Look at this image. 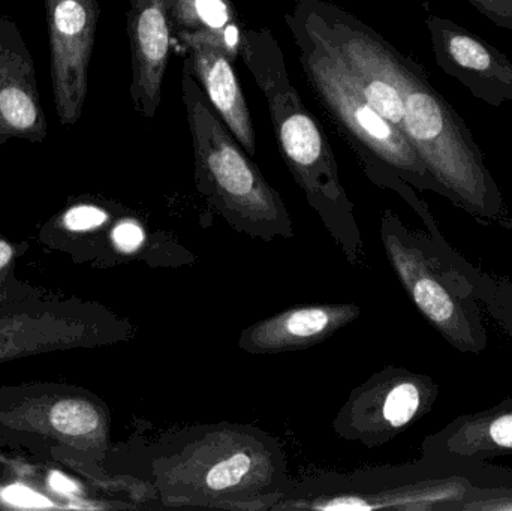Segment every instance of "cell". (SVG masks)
<instances>
[{
    "label": "cell",
    "mask_w": 512,
    "mask_h": 511,
    "mask_svg": "<svg viewBox=\"0 0 512 511\" xmlns=\"http://www.w3.org/2000/svg\"><path fill=\"white\" fill-rule=\"evenodd\" d=\"M243 62L268 105L283 159L309 206L318 213L349 263L360 264L364 243L330 143L289 80L282 47L268 27L242 32Z\"/></svg>",
    "instance_id": "1"
},
{
    "label": "cell",
    "mask_w": 512,
    "mask_h": 511,
    "mask_svg": "<svg viewBox=\"0 0 512 511\" xmlns=\"http://www.w3.org/2000/svg\"><path fill=\"white\" fill-rule=\"evenodd\" d=\"M182 95L198 192L240 233L265 242L291 239L294 228L282 197L228 131L186 63Z\"/></svg>",
    "instance_id": "2"
},
{
    "label": "cell",
    "mask_w": 512,
    "mask_h": 511,
    "mask_svg": "<svg viewBox=\"0 0 512 511\" xmlns=\"http://www.w3.org/2000/svg\"><path fill=\"white\" fill-rule=\"evenodd\" d=\"M402 90V131L451 203L477 219L504 222L507 206L481 147L456 108L432 86L420 63L396 50Z\"/></svg>",
    "instance_id": "3"
},
{
    "label": "cell",
    "mask_w": 512,
    "mask_h": 511,
    "mask_svg": "<svg viewBox=\"0 0 512 511\" xmlns=\"http://www.w3.org/2000/svg\"><path fill=\"white\" fill-rule=\"evenodd\" d=\"M381 239L403 290L427 323L460 353H483L489 335L477 291L463 273L465 258L447 242L439 225L429 233L411 230L393 210H385Z\"/></svg>",
    "instance_id": "4"
},
{
    "label": "cell",
    "mask_w": 512,
    "mask_h": 511,
    "mask_svg": "<svg viewBox=\"0 0 512 511\" xmlns=\"http://www.w3.org/2000/svg\"><path fill=\"white\" fill-rule=\"evenodd\" d=\"M285 21L310 87L339 126L367 177L387 189L402 177L420 191L450 200L447 189L427 170L402 129L363 98L343 66L300 23L288 15Z\"/></svg>",
    "instance_id": "5"
},
{
    "label": "cell",
    "mask_w": 512,
    "mask_h": 511,
    "mask_svg": "<svg viewBox=\"0 0 512 511\" xmlns=\"http://www.w3.org/2000/svg\"><path fill=\"white\" fill-rule=\"evenodd\" d=\"M132 335L128 321L78 297L36 291L0 303V363L119 344Z\"/></svg>",
    "instance_id": "6"
},
{
    "label": "cell",
    "mask_w": 512,
    "mask_h": 511,
    "mask_svg": "<svg viewBox=\"0 0 512 511\" xmlns=\"http://www.w3.org/2000/svg\"><path fill=\"white\" fill-rule=\"evenodd\" d=\"M0 434L41 438L71 452L104 455L110 416L95 395L74 386H6L0 387Z\"/></svg>",
    "instance_id": "7"
},
{
    "label": "cell",
    "mask_w": 512,
    "mask_h": 511,
    "mask_svg": "<svg viewBox=\"0 0 512 511\" xmlns=\"http://www.w3.org/2000/svg\"><path fill=\"white\" fill-rule=\"evenodd\" d=\"M438 396L432 377L390 366L352 392L334 428L348 440L381 446L426 416Z\"/></svg>",
    "instance_id": "8"
},
{
    "label": "cell",
    "mask_w": 512,
    "mask_h": 511,
    "mask_svg": "<svg viewBox=\"0 0 512 511\" xmlns=\"http://www.w3.org/2000/svg\"><path fill=\"white\" fill-rule=\"evenodd\" d=\"M45 9L56 113L63 126H74L86 102L101 9L98 0H45Z\"/></svg>",
    "instance_id": "9"
},
{
    "label": "cell",
    "mask_w": 512,
    "mask_h": 511,
    "mask_svg": "<svg viewBox=\"0 0 512 511\" xmlns=\"http://www.w3.org/2000/svg\"><path fill=\"white\" fill-rule=\"evenodd\" d=\"M439 68L492 107L512 102V60L466 27L430 14L426 18Z\"/></svg>",
    "instance_id": "10"
},
{
    "label": "cell",
    "mask_w": 512,
    "mask_h": 511,
    "mask_svg": "<svg viewBox=\"0 0 512 511\" xmlns=\"http://www.w3.org/2000/svg\"><path fill=\"white\" fill-rule=\"evenodd\" d=\"M47 119L39 99L35 62L23 33L11 18L0 17V146L11 140L42 143Z\"/></svg>",
    "instance_id": "11"
},
{
    "label": "cell",
    "mask_w": 512,
    "mask_h": 511,
    "mask_svg": "<svg viewBox=\"0 0 512 511\" xmlns=\"http://www.w3.org/2000/svg\"><path fill=\"white\" fill-rule=\"evenodd\" d=\"M128 36L131 42L132 104L138 114L153 119L161 105L173 38L168 0H131Z\"/></svg>",
    "instance_id": "12"
},
{
    "label": "cell",
    "mask_w": 512,
    "mask_h": 511,
    "mask_svg": "<svg viewBox=\"0 0 512 511\" xmlns=\"http://www.w3.org/2000/svg\"><path fill=\"white\" fill-rule=\"evenodd\" d=\"M188 51L186 65L197 78L204 95L237 143L251 158L256 156V132L245 93L224 48L204 36H179Z\"/></svg>",
    "instance_id": "13"
},
{
    "label": "cell",
    "mask_w": 512,
    "mask_h": 511,
    "mask_svg": "<svg viewBox=\"0 0 512 511\" xmlns=\"http://www.w3.org/2000/svg\"><path fill=\"white\" fill-rule=\"evenodd\" d=\"M360 317L351 303L294 306L243 330L239 347L249 354H279L321 344Z\"/></svg>",
    "instance_id": "14"
},
{
    "label": "cell",
    "mask_w": 512,
    "mask_h": 511,
    "mask_svg": "<svg viewBox=\"0 0 512 511\" xmlns=\"http://www.w3.org/2000/svg\"><path fill=\"white\" fill-rule=\"evenodd\" d=\"M427 458L466 465L512 455V399L489 410L466 414L427 438Z\"/></svg>",
    "instance_id": "15"
},
{
    "label": "cell",
    "mask_w": 512,
    "mask_h": 511,
    "mask_svg": "<svg viewBox=\"0 0 512 511\" xmlns=\"http://www.w3.org/2000/svg\"><path fill=\"white\" fill-rule=\"evenodd\" d=\"M168 15L177 38L204 36L224 48L236 62L243 29L230 0H168Z\"/></svg>",
    "instance_id": "16"
},
{
    "label": "cell",
    "mask_w": 512,
    "mask_h": 511,
    "mask_svg": "<svg viewBox=\"0 0 512 511\" xmlns=\"http://www.w3.org/2000/svg\"><path fill=\"white\" fill-rule=\"evenodd\" d=\"M254 468V459L248 453H234L213 465L204 477V485L213 494H224L243 488Z\"/></svg>",
    "instance_id": "17"
},
{
    "label": "cell",
    "mask_w": 512,
    "mask_h": 511,
    "mask_svg": "<svg viewBox=\"0 0 512 511\" xmlns=\"http://www.w3.org/2000/svg\"><path fill=\"white\" fill-rule=\"evenodd\" d=\"M18 251L20 249L14 243L0 237V303L27 296V294L11 291V285H14V287H24L21 282L15 281L14 278L15 261H17Z\"/></svg>",
    "instance_id": "18"
},
{
    "label": "cell",
    "mask_w": 512,
    "mask_h": 511,
    "mask_svg": "<svg viewBox=\"0 0 512 511\" xmlns=\"http://www.w3.org/2000/svg\"><path fill=\"white\" fill-rule=\"evenodd\" d=\"M63 225L69 231H92L108 221V213L92 204H78L66 210Z\"/></svg>",
    "instance_id": "19"
},
{
    "label": "cell",
    "mask_w": 512,
    "mask_h": 511,
    "mask_svg": "<svg viewBox=\"0 0 512 511\" xmlns=\"http://www.w3.org/2000/svg\"><path fill=\"white\" fill-rule=\"evenodd\" d=\"M113 245L123 254L137 252L146 242L144 228L134 219H123L119 224L114 225L111 231Z\"/></svg>",
    "instance_id": "20"
},
{
    "label": "cell",
    "mask_w": 512,
    "mask_h": 511,
    "mask_svg": "<svg viewBox=\"0 0 512 511\" xmlns=\"http://www.w3.org/2000/svg\"><path fill=\"white\" fill-rule=\"evenodd\" d=\"M0 498H2L3 503L11 507H17V509H54V507H57L44 495L21 485L8 486V488L3 489L0 492Z\"/></svg>",
    "instance_id": "21"
},
{
    "label": "cell",
    "mask_w": 512,
    "mask_h": 511,
    "mask_svg": "<svg viewBox=\"0 0 512 511\" xmlns=\"http://www.w3.org/2000/svg\"><path fill=\"white\" fill-rule=\"evenodd\" d=\"M468 2L496 26L512 30V0H468Z\"/></svg>",
    "instance_id": "22"
},
{
    "label": "cell",
    "mask_w": 512,
    "mask_h": 511,
    "mask_svg": "<svg viewBox=\"0 0 512 511\" xmlns=\"http://www.w3.org/2000/svg\"><path fill=\"white\" fill-rule=\"evenodd\" d=\"M48 485L54 492L65 495V497H75L81 491L80 486L74 480L62 473H51V476L48 477Z\"/></svg>",
    "instance_id": "23"
}]
</instances>
